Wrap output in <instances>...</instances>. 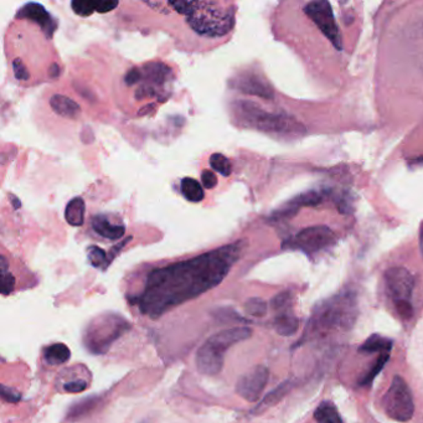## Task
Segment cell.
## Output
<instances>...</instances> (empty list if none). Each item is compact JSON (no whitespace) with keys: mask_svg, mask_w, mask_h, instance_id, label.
<instances>
[{"mask_svg":"<svg viewBox=\"0 0 423 423\" xmlns=\"http://www.w3.org/2000/svg\"><path fill=\"white\" fill-rule=\"evenodd\" d=\"M237 241L197 257L149 272L144 288L130 298L141 314L159 319L174 308L195 299L220 284L245 250Z\"/></svg>","mask_w":423,"mask_h":423,"instance_id":"obj_1","label":"cell"},{"mask_svg":"<svg viewBox=\"0 0 423 423\" xmlns=\"http://www.w3.org/2000/svg\"><path fill=\"white\" fill-rule=\"evenodd\" d=\"M175 12L186 17V21L197 35L222 37L233 30L235 6L217 1H169Z\"/></svg>","mask_w":423,"mask_h":423,"instance_id":"obj_2","label":"cell"},{"mask_svg":"<svg viewBox=\"0 0 423 423\" xmlns=\"http://www.w3.org/2000/svg\"><path fill=\"white\" fill-rule=\"evenodd\" d=\"M251 337L252 329L248 326H235L216 333L197 350V366L199 371L209 376L220 374L227 350L235 344Z\"/></svg>","mask_w":423,"mask_h":423,"instance_id":"obj_3","label":"cell"},{"mask_svg":"<svg viewBox=\"0 0 423 423\" xmlns=\"http://www.w3.org/2000/svg\"><path fill=\"white\" fill-rule=\"evenodd\" d=\"M130 329V323L122 315L99 314L93 318L83 333V344L88 351L96 355L106 354L117 339Z\"/></svg>","mask_w":423,"mask_h":423,"instance_id":"obj_4","label":"cell"},{"mask_svg":"<svg viewBox=\"0 0 423 423\" xmlns=\"http://www.w3.org/2000/svg\"><path fill=\"white\" fill-rule=\"evenodd\" d=\"M242 121L247 126L270 135L297 137L304 133V126L293 117L282 113H270L251 102L239 104Z\"/></svg>","mask_w":423,"mask_h":423,"instance_id":"obj_5","label":"cell"},{"mask_svg":"<svg viewBox=\"0 0 423 423\" xmlns=\"http://www.w3.org/2000/svg\"><path fill=\"white\" fill-rule=\"evenodd\" d=\"M382 407L387 416L397 422H409L415 415V402L411 388L405 379L396 375L391 381L384 399Z\"/></svg>","mask_w":423,"mask_h":423,"instance_id":"obj_6","label":"cell"},{"mask_svg":"<svg viewBox=\"0 0 423 423\" xmlns=\"http://www.w3.org/2000/svg\"><path fill=\"white\" fill-rule=\"evenodd\" d=\"M303 10L309 18L313 20L314 24L318 26L319 30L328 37V40L339 51H342L343 50V39H342L339 26H337L335 18H334V12H333L331 4L328 1H324V0L311 1V3H308L307 6H304Z\"/></svg>","mask_w":423,"mask_h":423,"instance_id":"obj_7","label":"cell"},{"mask_svg":"<svg viewBox=\"0 0 423 423\" xmlns=\"http://www.w3.org/2000/svg\"><path fill=\"white\" fill-rule=\"evenodd\" d=\"M335 233L328 226H312L303 228L287 245L292 250H299L307 255H314L334 245Z\"/></svg>","mask_w":423,"mask_h":423,"instance_id":"obj_8","label":"cell"},{"mask_svg":"<svg viewBox=\"0 0 423 423\" xmlns=\"http://www.w3.org/2000/svg\"><path fill=\"white\" fill-rule=\"evenodd\" d=\"M270 379V371L264 365H257L239 377L236 393L247 402H257Z\"/></svg>","mask_w":423,"mask_h":423,"instance_id":"obj_9","label":"cell"},{"mask_svg":"<svg viewBox=\"0 0 423 423\" xmlns=\"http://www.w3.org/2000/svg\"><path fill=\"white\" fill-rule=\"evenodd\" d=\"M387 292L395 303L410 302L415 287L411 272L404 267L388 268L385 273Z\"/></svg>","mask_w":423,"mask_h":423,"instance_id":"obj_10","label":"cell"},{"mask_svg":"<svg viewBox=\"0 0 423 423\" xmlns=\"http://www.w3.org/2000/svg\"><path fill=\"white\" fill-rule=\"evenodd\" d=\"M141 75H143L141 79H144L147 83L135 92V99H141L144 97H153V96L159 97V93L154 88V86H163L169 81L170 68L161 62H150L144 66Z\"/></svg>","mask_w":423,"mask_h":423,"instance_id":"obj_11","label":"cell"},{"mask_svg":"<svg viewBox=\"0 0 423 423\" xmlns=\"http://www.w3.org/2000/svg\"><path fill=\"white\" fill-rule=\"evenodd\" d=\"M350 302H346L345 298L340 301H335L334 303L326 304L318 315V324L322 328H335V326H343L345 323L351 322L349 318Z\"/></svg>","mask_w":423,"mask_h":423,"instance_id":"obj_12","label":"cell"},{"mask_svg":"<svg viewBox=\"0 0 423 423\" xmlns=\"http://www.w3.org/2000/svg\"><path fill=\"white\" fill-rule=\"evenodd\" d=\"M17 17L21 19H28V20L37 23L41 28V30L45 32L48 39L52 37L56 28H57V24H56V21L52 19V17L50 15V12L41 4H37V3H29V4L23 6Z\"/></svg>","mask_w":423,"mask_h":423,"instance_id":"obj_13","label":"cell"},{"mask_svg":"<svg viewBox=\"0 0 423 423\" xmlns=\"http://www.w3.org/2000/svg\"><path fill=\"white\" fill-rule=\"evenodd\" d=\"M324 193H318V191H308L306 194H302L298 197L293 199L292 201H289L284 209L277 211V219H282L287 216L295 215L298 210L301 209L302 206H317L320 203H323L325 199Z\"/></svg>","mask_w":423,"mask_h":423,"instance_id":"obj_14","label":"cell"},{"mask_svg":"<svg viewBox=\"0 0 423 423\" xmlns=\"http://www.w3.org/2000/svg\"><path fill=\"white\" fill-rule=\"evenodd\" d=\"M91 224L93 231L105 239H121L126 233V226L123 224L113 222L108 215L93 216Z\"/></svg>","mask_w":423,"mask_h":423,"instance_id":"obj_15","label":"cell"},{"mask_svg":"<svg viewBox=\"0 0 423 423\" xmlns=\"http://www.w3.org/2000/svg\"><path fill=\"white\" fill-rule=\"evenodd\" d=\"M50 106L56 115L68 119H75L81 112L80 106L77 105L74 99H68L63 95H54L50 99Z\"/></svg>","mask_w":423,"mask_h":423,"instance_id":"obj_16","label":"cell"},{"mask_svg":"<svg viewBox=\"0 0 423 423\" xmlns=\"http://www.w3.org/2000/svg\"><path fill=\"white\" fill-rule=\"evenodd\" d=\"M99 397H87L85 400H81L79 402H76L75 405L71 406L68 409V415L65 421L68 422H75L80 418L85 417L90 412L93 411L97 405L99 404Z\"/></svg>","mask_w":423,"mask_h":423,"instance_id":"obj_17","label":"cell"},{"mask_svg":"<svg viewBox=\"0 0 423 423\" xmlns=\"http://www.w3.org/2000/svg\"><path fill=\"white\" fill-rule=\"evenodd\" d=\"M85 211L86 205L82 197H75L66 206L65 210V219L68 225L75 227H80L85 222Z\"/></svg>","mask_w":423,"mask_h":423,"instance_id":"obj_18","label":"cell"},{"mask_svg":"<svg viewBox=\"0 0 423 423\" xmlns=\"http://www.w3.org/2000/svg\"><path fill=\"white\" fill-rule=\"evenodd\" d=\"M293 388V382L291 380L284 381L281 385L272 390L270 393L264 396L261 404L256 407L255 411H264L266 409H270L272 406L277 405L283 397L288 395L289 391Z\"/></svg>","mask_w":423,"mask_h":423,"instance_id":"obj_19","label":"cell"},{"mask_svg":"<svg viewBox=\"0 0 423 423\" xmlns=\"http://www.w3.org/2000/svg\"><path fill=\"white\" fill-rule=\"evenodd\" d=\"M275 331L282 337H292L299 329V319L291 313H281L273 322Z\"/></svg>","mask_w":423,"mask_h":423,"instance_id":"obj_20","label":"cell"},{"mask_svg":"<svg viewBox=\"0 0 423 423\" xmlns=\"http://www.w3.org/2000/svg\"><path fill=\"white\" fill-rule=\"evenodd\" d=\"M43 357L50 365H61L70 360L71 351L66 344L55 343L45 349Z\"/></svg>","mask_w":423,"mask_h":423,"instance_id":"obj_21","label":"cell"},{"mask_svg":"<svg viewBox=\"0 0 423 423\" xmlns=\"http://www.w3.org/2000/svg\"><path fill=\"white\" fill-rule=\"evenodd\" d=\"M239 88H241L242 92L256 95V96L264 97V99H272L273 97L270 87L255 76H250V77H246L244 80H241Z\"/></svg>","mask_w":423,"mask_h":423,"instance_id":"obj_22","label":"cell"},{"mask_svg":"<svg viewBox=\"0 0 423 423\" xmlns=\"http://www.w3.org/2000/svg\"><path fill=\"white\" fill-rule=\"evenodd\" d=\"M393 343L388 337H381L379 334H373L371 337L362 343L359 348L360 353H391Z\"/></svg>","mask_w":423,"mask_h":423,"instance_id":"obj_23","label":"cell"},{"mask_svg":"<svg viewBox=\"0 0 423 423\" xmlns=\"http://www.w3.org/2000/svg\"><path fill=\"white\" fill-rule=\"evenodd\" d=\"M314 418L319 423H343L337 407L331 401H324L317 407L314 412Z\"/></svg>","mask_w":423,"mask_h":423,"instance_id":"obj_24","label":"cell"},{"mask_svg":"<svg viewBox=\"0 0 423 423\" xmlns=\"http://www.w3.org/2000/svg\"><path fill=\"white\" fill-rule=\"evenodd\" d=\"M181 193L186 200L191 203H199L203 201L205 197L203 186L197 181V179L184 178L181 180Z\"/></svg>","mask_w":423,"mask_h":423,"instance_id":"obj_25","label":"cell"},{"mask_svg":"<svg viewBox=\"0 0 423 423\" xmlns=\"http://www.w3.org/2000/svg\"><path fill=\"white\" fill-rule=\"evenodd\" d=\"M390 360V353H381L379 357L376 359L373 368L368 370L366 374L364 375V377H362V380L359 381V384L362 386H368L371 385L373 381L377 377V375L380 374L381 371L384 370V368L386 366L387 362Z\"/></svg>","mask_w":423,"mask_h":423,"instance_id":"obj_26","label":"cell"},{"mask_svg":"<svg viewBox=\"0 0 423 423\" xmlns=\"http://www.w3.org/2000/svg\"><path fill=\"white\" fill-rule=\"evenodd\" d=\"M210 166L211 169H214L215 172L219 173L225 178L230 177L233 172V166H231L230 160L221 153H215L210 157Z\"/></svg>","mask_w":423,"mask_h":423,"instance_id":"obj_27","label":"cell"},{"mask_svg":"<svg viewBox=\"0 0 423 423\" xmlns=\"http://www.w3.org/2000/svg\"><path fill=\"white\" fill-rule=\"evenodd\" d=\"M267 309H268V304L262 298H250L245 303L246 313L250 314L252 317H256V318L264 317L267 313Z\"/></svg>","mask_w":423,"mask_h":423,"instance_id":"obj_28","label":"cell"},{"mask_svg":"<svg viewBox=\"0 0 423 423\" xmlns=\"http://www.w3.org/2000/svg\"><path fill=\"white\" fill-rule=\"evenodd\" d=\"M292 303H293V295H292V292L284 291V292L278 293V295L270 301V307H272L273 311H276V312L286 313L287 309L292 307Z\"/></svg>","mask_w":423,"mask_h":423,"instance_id":"obj_29","label":"cell"},{"mask_svg":"<svg viewBox=\"0 0 423 423\" xmlns=\"http://www.w3.org/2000/svg\"><path fill=\"white\" fill-rule=\"evenodd\" d=\"M15 288V277L8 272V262L4 256H1V293L10 295Z\"/></svg>","mask_w":423,"mask_h":423,"instance_id":"obj_30","label":"cell"},{"mask_svg":"<svg viewBox=\"0 0 423 423\" xmlns=\"http://www.w3.org/2000/svg\"><path fill=\"white\" fill-rule=\"evenodd\" d=\"M99 1H83V0H76L71 3V8L74 10L75 14L80 15V17H90L93 12H97L99 9Z\"/></svg>","mask_w":423,"mask_h":423,"instance_id":"obj_31","label":"cell"},{"mask_svg":"<svg viewBox=\"0 0 423 423\" xmlns=\"http://www.w3.org/2000/svg\"><path fill=\"white\" fill-rule=\"evenodd\" d=\"M87 252H88V261H90V264H92L93 267L107 268L108 257H107V253L102 248H99V246H91V247H88V251Z\"/></svg>","mask_w":423,"mask_h":423,"instance_id":"obj_32","label":"cell"},{"mask_svg":"<svg viewBox=\"0 0 423 423\" xmlns=\"http://www.w3.org/2000/svg\"><path fill=\"white\" fill-rule=\"evenodd\" d=\"M396 312L399 313L400 318L404 320H409L413 315V307H412L411 302H400L395 303Z\"/></svg>","mask_w":423,"mask_h":423,"instance_id":"obj_33","label":"cell"},{"mask_svg":"<svg viewBox=\"0 0 423 423\" xmlns=\"http://www.w3.org/2000/svg\"><path fill=\"white\" fill-rule=\"evenodd\" d=\"M87 387L88 384L85 380H72L63 385V390L68 393H83Z\"/></svg>","mask_w":423,"mask_h":423,"instance_id":"obj_34","label":"cell"},{"mask_svg":"<svg viewBox=\"0 0 423 423\" xmlns=\"http://www.w3.org/2000/svg\"><path fill=\"white\" fill-rule=\"evenodd\" d=\"M12 70H14V75H15V77H17L19 81L29 80L30 74H29V71H28L26 68H25V65L23 63L21 60L15 59V60L12 61Z\"/></svg>","mask_w":423,"mask_h":423,"instance_id":"obj_35","label":"cell"},{"mask_svg":"<svg viewBox=\"0 0 423 423\" xmlns=\"http://www.w3.org/2000/svg\"><path fill=\"white\" fill-rule=\"evenodd\" d=\"M1 399L4 400L6 402L15 404V402H19V401H20L21 395H20L17 390L3 385V386H1Z\"/></svg>","mask_w":423,"mask_h":423,"instance_id":"obj_36","label":"cell"},{"mask_svg":"<svg viewBox=\"0 0 423 423\" xmlns=\"http://www.w3.org/2000/svg\"><path fill=\"white\" fill-rule=\"evenodd\" d=\"M201 181L206 189H214L217 185V178L211 170H204L201 173Z\"/></svg>","mask_w":423,"mask_h":423,"instance_id":"obj_37","label":"cell"},{"mask_svg":"<svg viewBox=\"0 0 423 423\" xmlns=\"http://www.w3.org/2000/svg\"><path fill=\"white\" fill-rule=\"evenodd\" d=\"M141 77H143V75H141V70L133 68V70L129 71L128 74L126 75L124 81H126V83H127L128 86H132V85H135L137 82H139Z\"/></svg>","mask_w":423,"mask_h":423,"instance_id":"obj_38","label":"cell"},{"mask_svg":"<svg viewBox=\"0 0 423 423\" xmlns=\"http://www.w3.org/2000/svg\"><path fill=\"white\" fill-rule=\"evenodd\" d=\"M117 6H118V1H99L97 12L106 14V12H112Z\"/></svg>","mask_w":423,"mask_h":423,"instance_id":"obj_39","label":"cell"},{"mask_svg":"<svg viewBox=\"0 0 423 423\" xmlns=\"http://www.w3.org/2000/svg\"><path fill=\"white\" fill-rule=\"evenodd\" d=\"M49 75L50 76H51V77H54V79H55V77H57V76L60 75V70H59V66H57L56 63H52V65H51V68H50Z\"/></svg>","mask_w":423,"mask_h":423,"instance_id":"obj_40","label":"cell"},{"mask_svg":"<svg viewBox=\"0 0 423 423\" xmlns=\"http://www.w3.org/2000/svg\"><path fill=\"white\" fill-rule=\"evenodd\" d=\"M10 197H12V206H14V209L18 210L19 208H20V206H21V203H20V201H19L18 199H17V197H14V195H10Z\"/></svg>","mask_w":423,"mask_h":423,"instance_id":"obj_41","label":"cell"},{"mask_svg":"<svg viewBox=\"0 0 423 423\" xmlns=\"http://www.w3.org/2000/svg\"><path fill=\"white\" fill-rule=\"evenodd\" d=\"M420 247H421V253L423 256V222L421 224V230H420Z\"/></svg>","mask_w":423,"mask_h":423,"instance_id":"obj_42","label":"cell"},{"mask_svg":"<svg viewBox=\"0 0 423 423\" xmlns=\"http://www.w3.org/2000/svg\"><path fill=\"white\" fill-rule=\"evenodd\" d=\"M141 423H147V422H146V421H144V422H141Z\"/></svg>","mask_w":423,"mask_h":423,"instance_id":"obj_43","label":"cell"}]
</instances>
